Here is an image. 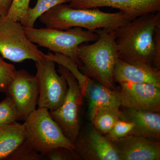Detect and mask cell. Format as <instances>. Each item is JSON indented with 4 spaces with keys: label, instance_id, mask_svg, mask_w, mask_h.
<instances>
[{
    "label": "cell",
    "instance_id": "obj_1",
    "mask_svg": "<svg viewBox=\"0 0 160 160\" xmlns=\"http://www.w3.org/2000/svg\"><path fill=\"white\" fill-rule=\"evenodd\" d=\"M118 58L160 69V11L138 17L115 30Z\"/></svg>",
    "mask_w": 160,
    "mask_h": 160
},
{
    "label": "cell",
    "instance_id": "obj_2",
    "mask_svg": "<svg viewBox=\"0 0 160 160\" xmlns=\"http://www.w3.org/2000/svg\"><path fill=\"white\" fill-rule=\"evenodd\" d=\"M39 19L46 28L66 30L81 27L92 31L99 29L115 30L131 21L122 12L108 13L98 8L74 9L66 3L54 6Z\"/></svg>",
    "mask_w": 160,
    "mask_h": 160
},
{
    "label": "cell",
    "instance_id": "obj_3",
    "mask_svg": "<svg viewBox=\"0 0 160 160\" xmlns=\"http://www.w3.org/2000/svg\"><path fill=\"white\" fill-rule=\"evenodd\" d=\"M99 38L91 44L79 46V68L84 74L106 88L116 90L113 74L118 59L115 40V30L99 29L95 30Z\"/></svg>",
    "mask_w": 160,
    "mask_h": 160
},
{
    "label": "cell",
    "instance_id": "obj_4",
    "mask_svg": "<svg viewBox=\"0 0 160 160\" xmlns=\"http://www.w3.org/2000/svg\"><path fill=\"white\" fill-rule=\"evenodd\" d=\"M24 31L27 37L34 44L47 48L54 53L64 55L73 60L78 67L79 46L83 43L95 42L99 38L97 32L74 27L66 30L52 28L26 27Z\"/></svg>",
    "mask_w": 160,
    "mask_h": 160
},
{
    "label": "cell",
    "instance_id": "obj_5",
    "mask_svg": "<svg viewBox=\"0 0 160 160\" xmlns=\"http://www.w3.org/2000/svg\"><path fill=\"white\" fill-rule=\"evenodd\" d=\"M26 138L32 147L42 155L58 147L73 149V143L64 134L53 119L49 110L38 108L28 116L23 123Z\"/></svg>",
    "mask_w": 160,
    "mask_h": 160
},
{
    "label": "cell",
    "instance_id": "obj_6",
    "mask_svg": "<svg viewBox=\"0 0 160 160\" xmlns=\"http://www.w3.org/2000/svg\"><path fill=\"white\" fill-rule=\"evenodd\" d=\"M47 58L64 66L71 72L77 81L83 97L89 103V114L102 107L120 109V92L108 89L80 71L77 64L70 58L59 53L48 52Z\"/></svg>",
    "mask_w": 160,
    "mask_h": 160
},
{
    "label": "cell",
    "instance_id": "obj_7",
    "mask_svg": "<svg viewBox=\"0 0 160 160\" xmlns=\"http://www.w3.org/2000/svg\"><path fill=\"white\" fill-rule=\"evenodd\" d=\"M0 54L13 62L24 60L36 62L46 58V55L26 36L21 22L0 16Z\"/></svg>",
    "mask_w": 160,
    "mask_h": 160
},
{
    "label": "cell",
    "instance_id": "obj_8",
    "mask_svg": "<svg viewBox=\"0 0 160 160\" xmlns=\"http://www.w3.org/2000/svg\"><path fill=\"white\" fill-rule=\"evenodd\" d=\"M58 71L66 80L68 89L62 105L55 110L49 111V113L66 137L73 143L79 134V113L84 97L77 81L71 72L60 65Z\"/></svg>",
    "mask_w": 160,
    "mask_h": 160
},
{
    "label": "cell",
    "instance_id": "obj_9",
    "mask_svg": "<svg viewBox=\"0 0 160 160\" xmlns=\"http://www.w3.org/2000/svg\"><path fill=\"white\" fill-rule=\"evenodd\" d=\"M35 62L39 89L38 108L53 111L65 99L68 89L67 82L63 76L58 74L56 63L52 60L46 58Z\"/></svg>",
    "mask_w": 160,
    "mask_h": 160
},
{
    "label": "cell",
    "instance_id": "obj_10",
    "mask_svg": "<svg viewBox=\"0 0 160 160\" xmlns=\"http://www.w3.org/2000/svg\"><path fill=\"white\" fill-rule=\"evenodd\" d=\"M5 93L14 104L18 120L25 121L37 109L39 98L37 80L25 69L16 70Z\"/></svg>",
    "mask_w": 160,
    "mask_h": 160
},
{
    "label": "cell",
    "instance_id": "obj_11",
    "mask_svg": "<svg viewBox=\"0 0 160 160\" xmlns=\"http://www.w3.org/2000/svg\"><path fill=\"white\" fill-rule=\"evenodd\" d=\"M119 83L121 88V106L129 109L160 112V87L148 83Z\"/></svg>",
    "mask_w": 160,
    "mask_h": 160
},
{
    "label": "cell",
    "instance_id": "obj_12",
    "mask_svg": "<svg viewBox=\"0 0 160 160\" xmlns=\"http://www.w3.org/2000/svg\"><path fill=\"white\" fill-rule=\"evenodd\" d=\"M74 150L86 160H120L113 143L94 127L79 134Z\"/></svg>",
    "mask_w": 160,
    "mask_h": 160
},
{
    "label": "cell",
    "instance_id": "obj_13",
    "mask_svg": "<svg viewBox=\"0 0 160 160\" xmlns=\"http://www.w3.org/2000/svg\"><path fill=\"white\" fill-rule=\"evenodd\" d=\"M69 6L79 9L112 7L124 12L131 21L143 15L160 11V0H72Z\"/></svg>",
    "mask_w": 160,
    "mask_h": 160
},
{
    "label": "cell",
    "instance_id": "obj_14",
    "mask_svg": "<svg viewBox=\"0 0 160 160\" xmlns=\"http://www.w3.org/2000/svg\"><path fill=\"white\" fill-rule=\"evenodd\" d=\"M120 160H159V140L129 134L112 142Z\"/></svg>",
    "mask_w": 160,
    "mask_h": 160
},
{
    "label": "cell",
    "instance_id": "obj_15",
    "mask_svg": "<svg viewBox=\"0 0 160 160\" xmlns=\"http://www.w3.org/2000/svg\"><path fill=\"white\" fill-rule=\"evenodd\" d=\"M120 119L134 124L130 134L160 140V112L125 108L120 110Z\"/></svg>",
    "mask_w": 160,
    "mask_h": 160
},
{
    "label": "cell",
    "instance_id": "obj_16",
    "mask_svg": "<svg viewBox=\"0 0 160 160\" xmlns=\"http://www.w3.org/2000/svg\"><path fill=\"white\" fill-rule=\"evenodd\" d=\"M115 82L148 83L160 88V69L147 65H133L118 59L115 66Z\"/></svg>",
    "mask_w": 160,
    "mask_h": 160
},
{
    "label": "cell",
    "instance_id": "obj_17",
    "mask_svg": "<svg viewBox=\"0 0 160 160\" xmlns=\"http://www.w3.org/2000/svg\"><path fill=\"white\" fill-rule=\"evenodd\" d=\"M26 138L23 124L17 122L0 125V160H6Z\"/></svg>",
    "mask_w": 160,
    "mask_h": 160
},
{
    "label": "cell",
    "instance_id": "obj_18",
    "mask_svg": "<svg viewBox=\"0 0 160 160\" xmlns=\"http://www.w3.org/2000/svg\"><path fill=\"white\" fill-rule=\"evenodd\" d=\"M120 109L102 107L89 114L94 127L100 133L106 135L117 121L120 119Z\"/></svg>",
    "mask_w": 160,
    "mask_h": 160
},
{
    "label": "cell",
    "instance_id": "obj_19",
    "mask_svg": "<svg viewBox=\"0 0 160 160\" xmlns=\"http://www.w3.org/2000/svg\"><path fill=\"white\" fill-rule=\"evenodd\" d=\"M72 0H38L33 8L29 7L25 18L24 27H34L38 19L49 9L61 4L70 2Z\"/></svg>",
    "mask_w": 160,
    "mask_h": 160
},
{
    "label": "cell",
    "instance_id": "obj_20",
    "mask_svg": "<svg viewBox=\"0 0 160 160\" xmlns=\"http://www.w3.org/2000/svg\"><path fill=\"white\" fill-rule=\"evenodd\" d=\"M45 160L44 156L38 152L26 138L6 160Z\"/></svg>",
    "mask_w": 160,
    "mask_h": 160
},
{
    "label": "cell",
    "instance_id": "obj_21",
    "mask_svg": "<svg viewBox=\"0 0 160 160\" xmlns=\"http://www.w3.org/2000/svg\"><path fill=\"white\" fill-rule=\"evenodd\" d=\"M134 127L133 123L121 119L117 121L105 137L112 142L130 134Z\"/></svg>",
    "mask_w": 160,
    "mask_h": 160
},
{
    "label": "cell",
    "instance_id": "obj_22",
    "mask_svg": "<svg viewBox=\"0 0 160 160\" xmlns=\"http://www.w3.org/2000/svg\"><path fill=\"white\" fill-rule=\"evenodd\" d=\"M30 0H13L7 18L20 22L24 26Z\"/></svg>",
    "mask_w": 160,
    "mask_h": 160
},
{
    "label": "cell",
    "instance_id": "obj_23",
    "mask_svg": "<svg viewBox=\"0 0 160 160\" xmlns=\"http://www.w3.org/2000/svg\"><path fill=\"white\" fill-rule=\"evenodd\" d=\"M18 120L16 108L11 99L6 97L0 103V125L13 122Z\"/></svg>",
    "mask_w": 160,
    "mask_h": 160
},
{
    "label": "cell",
    "instance_id": "obj_24",
    "mask_svg": "<svg viewBox=\"0 0 160 160\" xmlns=\"http://www.w3.org/2000/svg\"><path fill=\"white\" fill-rule=\"evenodd\" d=\"M16 71L12 64L5 62L0 54V92H6L8 84L14 76Z\"/></svg>",
    "mask_w": 160,
    "mask_h": 160
},
{
    "label": "cell",
    "instance_id": "obj_25",
    "mask_svg": "<svg viewBox=\"0 0 160 160\" xmlns=\"http://www.w3.org/2000/svg\"><path fill=\"white\" fill-rule=\"evenodd\" d=\"M44 157L45 160H76L81 158L74 149L61 147L52 149L44 155Z\"/></svg>",
    "mask_w": 160,
    "mask_h": 160
},
{
    "label": "cell",
    "instance_id": "obj_26",
    "mask_svg": "<svg viewBox=\"0 0 160 160\" xmlns=\"http://www.w3.org/2000/svg\"><path fill=\"white\" fill-rule=\"evenodd\" d=\"M13 0H0V16H6Z\"/></svg>",
    "mask_w": 160,
    "mask_h": 160
}]
</instances>
